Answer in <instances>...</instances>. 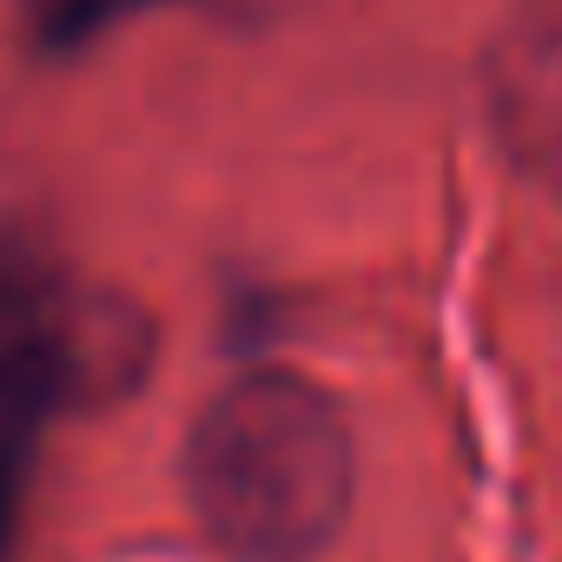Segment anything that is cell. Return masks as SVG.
<instances>
[{
    "label": "cell",
    "mask_w": 562,
    "mask_h": 562,
    "mask_svg": "<svg viewBox=\"0 0 562 562\" xmlns=\"http://www.w3.org/2000/svg\"><path fill=\"white\" fill-rule=\"evenodd\" d=\"M146 8H159V0H34V34H41V47L67 54V47H87Z\"/></svg>",
    "instance_id": "277c9868"
},
{
    "label": "cell",
    "mask_w": 562,
    "mask_h": 562,
    "mask_svg": "<svg viewBox=\"0 0 562 562\" xmlns=\"http://www.w3.org/2000/svg\"><path fill=\"white\" fill-rule=\"evenodd\" d=\"M476 93L503 159L562 199V0H516L490 27Z\"/></svg>",
    "instance_id": "3957f363"
},
{
    "label": "cell",
    "mask_w": 562,
    "mask_h": 562,
    "mask_svg": "<svg viewBox=\"0 0 562 562\" xmlns=\"http://www.w3.org/2000/svg\"><path fill=\"white\" fill-rule=\"evenodd\" d=\"M153 364V318L54 258H0V417L113 404Z\"/></svg>",
    "instance_id": "7a4b0ae2"
},
{
    "label": "cell",
    "mask_w": 562,
    "mask_h": 562,
    "mask_svg": "<svg viewBox=\"0 0 562 562\" xmlns=\"http://www.w3.org/2000/svg\"><path fill=\"white\" fill-rule=\"evenodd\" d=\"M186 503L232 562H312L351 516L358 437L345 404L285 364L238 371L186 430Z\"/></svg>",
    "instance_id": "6da1fadb"
},
{
    "label": "cell",
    "mask_w": 562,
    "mask_h": 562,
    "mask_svg": "<svg viewBox=\"0 0 562 562\" xmlns=\"http://www.w3.org/2000/svg\"><path fill=\"white\" fill-rule=\"evenodd\" d=\"M21 483H27V424L0 417V555H8V536H14Z\"/></svg>",
    "instance_id": "5b68a950"
}]
</instances>
